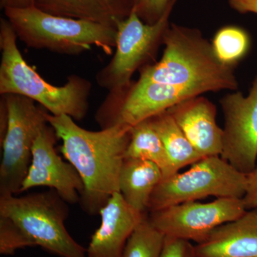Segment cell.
<instances>
[{
    "label": "cell",
    "instance_id": "obj_1",
    "mask_svg": "<svg viewBox=\"0 0 257 257\" xmlns=\"http://www.w3.org/2000/svg\"><path fill=\"white\" fill-rule=\"evenodd\" d=\"M46 117L62 140L60 152L82 179V209L90 215L99 214L115 193L119 192L120 171L132 127L118 125L90 131L67 115L55 116L47 111Z\"/></svg>",
    "mask_w": 257,
    "mask_h": 257
},
{
    "label": "cell",
    "instance_id": "obj_2",
    "mask_svg": "<svg viewBox=\"0 0 257 257\" xmlns=\"http://www.w3.org/2000/svg\"><path fill=\"white\" fill-rule=\"evenodd\" d=\"M163 55L140 69V82L187 89L202 95L221 90L237 91L234 67L221 63L212 45L197 28L170 23L163 37Z\"/></svg>",
    "mask_w": 257,
    "mask_h": 257
},
{
    "label": "cell",
    "instance_id": "obj_3",
    "mask_svg": "<svg viewBox=\"0 0 257 257\" xmlns=\"http://www.w3.org/2000/svg\"><path fill=\"white\" fill-rule=\"evenodd\" d=\"M18 36L7 18L0 20V94H18L39 103L50 114L82 121L89 110L90 81L71 74L63 86L46 82L19 50Z\"/></svg>",
    "mask_w": 257,
    "mask_h": 257
},
{
    "label": "cell",
    "instance_id": "obj_4",
    "mask_svg": "<svg viewBox=\"0 0 257 257\" xmlns=\"http://www.w3.org/2000/svg\"><path fill=\"white\" fill-rule=\"evenodd\" d=\"M4 12L19 40L30 48L77 55L95 46L110 55L116 47V28L56 16L35 6Z\"/></svg>",
    "mask_w": 257,
    "mask_h": 257
},
{
    "label": "cell",
    "instance_id": "obj_5",
    "mask_svg": "<svg viewBox=\"0 0 257 257\" xmlns=\"http://www.w3.org/2000/svg\"><path fill=\"white\" fill-rule=\"evenodd\" d=\"M67 202L54 189L28 195L0 197V216L18 226L29 247L40 246L60 257H87V249L69 234L64 222Z\"/></svg>",
    "mask_w": 257,
    "mask_h": 257
},
{
    "label": "cell",
    "instance_id": "obj_6",
    "mask_svg": "<svg viewBox=\"0 0 257 257\" xmlns=\"http://www.w3.org/2000/svg\"><path fill=\"white\" fill-rule=\"evenodd\" d=\"M247 177L220 156L204 157L189 170L161 181L154 191L148 211L207 197L242 199Z\"/></svg>",
    "mask_w": 257,
    "mask_h": 257
},
{
    "label": "cell",
    "instance_id": "obj_7",
    "mask_svg": "<svg viewBox=\"0 0 257 257\" xmlns=\"http://www.w3.org/2000/svg\"><path fill=\"white\" fill-rule=\"evenodd\" d=\"M175 5H171L160 20L152 25L144 23L135 10L118 23L114 55L96 75L99 87L109 92L123 89L132 82L135 72L152 64L163 42Z\"/></svg>",
    "mask_w": 257,
    "mask_h": 257
},
{
    "label": "cell",
    "instance_id": "obj_8",
    "mask_svg": "<svg viewBox=\"0 0 257 257\" xmlns=\"http://www.w3.org/2000/svg\"><path fill=\"white\" fill-rule=\"evenodd\" d=\"M8 109V125L3 142L0 165V197L21 193L32 161L35 140L47 122L45 108L18 94H3Z\"/></svg>",
    "mask_w": 257,
    "mask_h": 257
},
{
    "label": "cell",
    "instance_id": "obj_9",
    "mask_svg": "<svg viewBox=\"0 0 257 257\" xmlns=\"http://www.w3.org/2000/svg\"><path fill=\"white\" fill-rule=\"evenodd\" d=\"M246 210L242 199L217 198L211 202L194 201L151 211L149 219L165 236L202 242L218 226L234 221Z\"/></svg>",
    "mask_w": 257,
    "mask_h": 257
},
{
    "label": "cell",
    "instance_id": "obj_10",
    "mask_svg": "<svg viewBox=\"0 0 257 257\" xmlns=\"http://www.w3.org/2000/svg\"><path fill=\"white\" fill-rule=\"evenodd\" d=\"M220 104L224 116L220 157L247 175L257 165V76L247 95L234 91L223 96Z\"/></svg>",
    "mask_w": 257,
    "mask_h": 257
},
{
    "label": "cell",
    "instance_id": "obj_11",
    "mask_svg": "<svg viewBox=\"0 0 257 257\" xmlns=\"http://www.w3.org/2000/svg\"><path fill=\"white\" fill-rule=\"evenodd\" d=\"M57 140L55 130L49 124L39 134L21 193L37 187H47L68 204H76L80 202L84 189L82 180L73 166L56 152Z\"/></svg>",
    "mask_w": 257,
    "mask_h": 257
},
{
    "label": "cell",
    "instance_id": "obj_12",
    "mask_svg": "<svg viewBox=\"0 0 257 257\" xmlns=\"http://www.w3.org/2000/svg\"><path fill=\"white\" fill-rule=\"evenodd\" d=\"M167 111L204 158L221 156L224 130L216 122L217 109L212 101L202 95L194 96Z\"/></svg>",
    "mask_w": 257,
    "mask_h": 257
},
{
    "label": "cell",
    "instance_id": "obj_13",
    "mask_svg": "<svg viewBox=\"0 0 257 257\" xmlns=\"http://www.w3.org/2000/svg\"><path fill=\"white\" fill-rule=\"evenodd\" d=\"M101 224L91 238L87 257H121L128 238L147 214H140L115 193L99 211Z\"/></svg>",
    "mask_w": 257,
    "mask_h": 257
},
{
    "label": "cell",
    "instance_id": "obj_14",
    "mask_svg": "<svg viewBox=\"0 0 257 257\" xmlns=\"http://www.w3.org/2000/svg\"><path fill=\"white\" fill-rule=\"evenodd\" d=\"M194 248L195 257H257V209L218 226Z\"/></svg>",
    "mask_w": 257,
    "mask_h": 257
},
{
    "label": "cell",
    "instance_id": "obj_15",
    "mask_svg": "<svg viewBox=\"0 0 257 257\" xmlns=\"http://www.w3.org/2000/svg\"><path fill=\"white\" fill-rule=\"evenodd\" d=\"M135 5V0H35V7L49 14L116 29L130 16Z\"/></svg>",
    "mask_w": 257,
    "mask_h": 257
},
{
    "label": "cell",
    "instance_id": "obj_16",
    "mask_svg": "<svg viewBox=\"0 0 257 257\" xmlns=\"http://www.w3.org/2000/svg\"><path fill=\"white\" fill-rule=\"evenodd\" d=\"M160 167L150 161L124 159L119 175V193L140 214H147L154 191L163 179Z\"/></svg>",
    "mask_w": 257,
    "mask_h": 257
},
{
    "label": "cell",
    "instance_id": "obj_17",
    "mask_svg": "<svg viewBox=\"0 0 257 257\" xmlns=\"http://www.w3.org/2000/svg\"><path fill=\"white\" fill-rule=\"evenodd\" d=\"M150 119L177 173L186 166L192 165L204 158L193 147L168 111H162Z\"/></svg>",
    "mask_w": 257,
    "mask_h": 257
},
{
    "label": "cell",
    "instance_id": "obj_18",
    "mask_svg": "<svg viewBox=\"0 0 257 257\" xmlns=\"http://www.w3.org/2000/svg\"><path fill=\"white\" fill-rule=\"evenodd\" d=\"M125 159L150 161L160 167L163 179L177 173L171 163L164 144L150 119L135 124L130 131Z\"/></svg>",
    "mask_w": 257,
    "mask_h": 257
},
{
    "label": "cell",
    "instance_id": "obj_19",
    "mask_svg": "<svg viewBox=\"0 0 257 257\" xmlns=\"http://www.w3.org/2000/svg\"><path fill=\"white\" fill-rule=\"evenodd\" d=\"M211 45L221 63L235 67L247 55L251 47V38L244 29L229 25L216 32Z\"/></svg>",
    "mask_w": 257,
    "mask_h": 257
},
{
    "label": "cell",
    "instance_id": "obj_20",
    "mask_svg": "<svg viewBox=\"0 0 257 257\" xmlns=\"http://www.w3.org/2000/svg\"><path fill=\"white\" fill-rule=\"evenodd\" d=\"M165 239L147 214L128 238L121 257H160Z\"/></svg>",
    "mask_w": 257,
    "mask_h": 257
},
{
    "label": "cell",
    "instance_id": "obj_21",
    "mask_svg": "<svg viewBox=\"0 0 257 257\" xmlns=\"http://www.w3.org/2000/svg\"><path fill=\"white\" fill-rule=\"evenodd\" d=\"M29 247L18 226L8 218L0 216V253L14 254L20 248Z\"/></svg>",
    "mask_w": 257,
    "mask_h": 257
},
{
    "label": "cell",
    "instance_id": "obj_22",
    "mask_svg": "<svg viewBox=\"0 0 257 257\" xmlns=\"http://www.w3.org/2000/svg\"><path fill=\"white\" fill-rule=\"evenodd\" d=\"M177 0H135L134 10L146 24L157 23Z\"/></svg>",
    "mask_w": 257,
    "mask_h": 257
},
{
    "label": "cell",
    "instance_id": "obj_23",
    "mask_svg": "<svg viewBox=\"0 0 257 257\" xmlns=\"http://www.w3.org/2000/svg\"><path fill=\"white\" fill-rule=\"evenodd\" d=\"M160 257H195V248L188 240L165 236Z\"/></svg>",
    "mask_w": 257,
    "mask_h": 257
},
{
    "label": "cell",
    "instance_id": "obj_24",
    "mask_svg": "<svg viewBox=\"0 0 257 257\" xmlns=\"http://www.w3.org/2000/svg\"><path fill=\"white\" fill-rule=\"evenodd\" d=\"M246 189L242 198L243 205L246 210L257 209V165L254 170L246 175Z\"/></svg>",
    "mask_w": 257,
    "mask_h": 257
},
{
    "label": "cell",
    "instance_id": "obj_25",
    "mask_svg": "<svg viewBox=\"0 0 257 257\" xmlns=\"http://www.w3.org/2000/svg\"><path fill=\"white\" fill-rule=\"evenodd\" d=\"M228 3L233 10L241 14L257 15V0H228Z\"/></svg>",
    "mask_w": 257,
    "mask_h": 257
},
{
    "label": "cell",
    "instance_id": "obj_26",
    "mask_svg": "<svg viewBox=\"0 0 257 257\" xmlns=\"http://www.w3.org/2000/svg\"><path fill=\"white\" fill-rule=\"evenodd\" d=\"M8 125V109L7 105L6 98L5 95L0 97V143L7 133Z\"/></svg>",
    "mask_w": 257,
    "mask_h": 257
},
{
    "label": "cell",
    "instance_id": "obj_27",
    "mask_svg": "<svg viewBox=\"0 0 257 257\" xmlns=\"http://www.w3.org/2000/svg\"><path fill=\"white\" fill-rule=\"evenodd\" d=\"M0 4L3 9L13 8H28L35 6V0H0Z\"/></svg>",
    "mask_w": 257,
    "mask_h": 257
}]
</instances>
